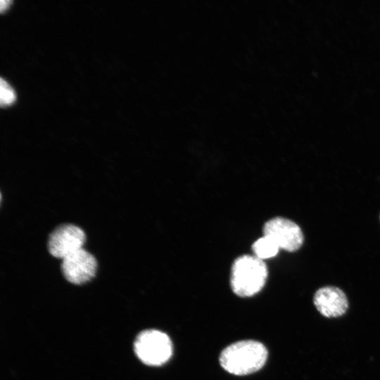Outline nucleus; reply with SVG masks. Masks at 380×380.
<instances>
[{
  "label": "nucleus",
  "mask_w": 380,
  "mask_h": 380,
  "mask_svg": "<svg viewBox=\"0 0 380 380\" xmlns=\"http://www.w3.org/2000/svg\"><path fill=\"white\" fill-rule=\"evenodd\" d=\"M267 350L261 343L241 341L224 348L220 357L221 366L234 375H247L260 369L267 358Z\"/></svg>",
  "instance_id": "1"
},
{
  "label": "nucleus",
  "mask_w": 380,
  "mask_h": 380,
  "mask_svg": "<svg viewBox=\"0 0 380 380\" xmlns=\"http://www.w3.org/2000/svg\"><path fill=\"white\" fill-rule=\"evenodd\" d=\"M267 273L264 260L255 255H241L232 264L230 281L232 289L239 296H252L262 289Z\"/></svg>",
  "instance_id": "2"
},
{
  "label": "nucleus",
  "mask_w": 380,
  "mask_h": 380,
  "mask_svg": "<svg viewBox=\"0 0 380 380\" xmlns=\"http://www.w3.org/2000/svg\"><path fill=\"white\" fill-rule=\"evenodd\" d=\"M134 346L138 358L150 366L165 364L172 354L170 338L166 334L156 329H147L139 333Z\"/></svg>",
  "instance_id": "3"
},
{
  "label": "nucleus",
  "mask_w": 380,
  "mask_h": 380,
  "mask_svg": "<svg viewBox=\"0 0 380 380\" xmlns=\"http://www.w3.org/2000/svg\"><path fill=\"white\" fill-rule=\"evenodd\" d=\"M85 240L86 235L80 227L72 224H63L49 234L47 248L52 256L63 260L83 248Z\"/></svg>",
  "instance_id": "4"
},
{
  "label": "nucleus",
  "mask_w": 380,
  "mask_h": 380,
  "mask_svg": "<svg viewBox=\"0 0 380 380\" xmlns=\"http://www.w3.org/2000/svg\"><path fill=\"white\" fill-rule=\"evenodd\" d=\"M263 235L272 239L279 248L289 252L298 250L304 240L300 227L282 217H276L265 222Z\"/></svg>",
  "instance_id": "5"
},
{
  "label": "nucleus",
  "mask_w": 380,
  "mask_h": 380,
  "mask_svg": "<svg viewBox=\"0 0 380 380\" xmlns=\"http://www.w3.org/2000/svg\"><path fill=\"white\" fill-rule=\"evenodd\" d=\"M61 269L69 282L82 284L95 276L97 261L91 253L82 248L63 258Z\"/></svg>",
  "instance_id": "6"
},
{
  "label": "nucleus",
  "mask_w": 380,
  "mask_h": 380,
  "mask_svg": "<svg viewBox=\"0 0 380 380\" xmlns=\"http://www.w3.org/2000/svg\"><path fill=\"white\" fill-rule=\"evenodd\" d=\"M313 301L317 310L329 318L343 315L348 307L346 294L335 286L319 289L315 293Z\"/></svg>",
  "instance_id": "7"
},
{
  "label": "nucleus",
  "mask_w": 380,
  "mask_h": 380,
  "mask_svg": "<svg viewBox=\"0 0 380 380\" xmlns=\"http://www.w3.org/2000/svg\"><path fill=\"white\" fill-rule=\"evenodd\" d=\"M279 249L272 239L265 235L256 240L252 246L254 255L262 260L274 257Z\"/></svg>",
  "instance_id": "8"
},
{
  "label": "nucleus",
  "mask_w": 380,
  "mask_h": 380,
  "mask_svg": "<svg viewBox=\"0 0 380 380\" xmlns=\"http://www.w3.org/2000/svg\"><path fill=\"white\" fill-rule=\"evenodd\" d=\"M15 99V94L12 87L3 78L0 79V103L1 106L12 103Z\"/></svg>",
  "instance_id": "9"
},
{
  "label": "nucleus",
  "mask_w": 380,
  "mask_h": 380,
  "mask_svg": "<svg viewBox=\"0 0 380 380\" xmlns=\"http://www.w3.org/2000/svg\"><path fill=\"white\" fill-rule=\"evenodd\" d=\"M10 3H11L10 0H1L0 10L3 11L4 9H6L8 7Z\"/></svg>",
  "instance_id": "10"
}]
</instances>
